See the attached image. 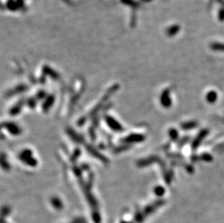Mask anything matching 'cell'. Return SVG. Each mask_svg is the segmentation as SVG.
<instances>
[{
    "instance_id": "1",
    "label": "cell",
    "mask_w": 224,
    "mask_h": 223,
    "mask_svg": "<svg viewBox=\"0 0 224 223\" xmlns=\"http://www.w3.org/2000/svg\"><path fill=\"white\" fill-rule=\"evenodd\" d=\"M160 101L162 105H163L165 107H169L171 105V99H170L169 90H165L162 93Z\"/></svg>"
},
{
    "instance_id": "2",
    "label": "cell",
    "mask_w": 224,
    "mask_h": 223,
    "mask_svg": "<svg viewBox=\"0 0 224 223\" xmlns=\"http://www.w3.org/2000/svg\"><path fill=\"white\" fill-rule=\"evenodd\" d=\"M208 131L207 130H203V131H200L198 135L197 136V138L194 140L192 143V148L194 149H197L198 147V146L200 145V143L202 142V141L207 136V135L208 134Z\"/></svg>"
},
{
    "instance_id": "3",
    "label": "cell",
    "mask_w": 224,
    "mask_h": 223,
    "mask_svg": "<svg viewBox=\"0 0 224 223\" xmlns=\"http://www.w3.org/2000/svg\"><path fill=\"white\" fill-rule=\"evenodd\" d=\"M106 118L107 122L108 125H109L110 127H111L113 129H114V131H121V129L123 128L121 127V125H120L117 121H115L114 119H113V117H107Z\"/></svg>"
},
{
    "instance_id": "4",
    "label": "cell",
    "mask_w": 224,
    "mask_h": 223,
    "mask_svg": "<svg viewBox=\"0 0 224 223\" xmlns=\"http://www.w3.org/2000/svg\"><path fill=\"white\" fill-rule=\"evenodd\" d=\"M6 127L8 128V131L12 134H19L20 133V129L17 125H16L15 123H7Z\"/></svg>"
},
{
    "instance_id": "5",
    "label": "cell",
    "mask_w": 224,
    "mask_h": 223,
    "mask_svg": "<svg viewBox=\"0 0 224 223\" xmlns=\"http://www.w3.org/2000/svg\"><path fill=\"white\" fill-rule=\"evenodd\" d=\"M145 140V137L142 135H138V134H134V135H131L130 136L127 137V138L126 139V141H129V142H140L142 141Z\"/></svg>"
},
{
    "instance_id": "6",
    "label": "cell",
    "mask_w": 224,
    "mask_h": 223,
    "mask_svg": "<svg viewBox=\"0 0 224 223\" xmlns=\"http://www.w3.org/2000/svg\"><path fill=\"white\" fill-rule=\"evenodd\" d=\"M217 98H218L217 93L216 91H211L207 93V96H206V99H207V102L211 103V104L216 102Z\"/></svg>"
},
{
    "instance_id": "7",
    "label": "cell",
    "mask_w": 224,
    "mask_h": 223,
    "mask_svg": "<svg viewBox=\"0 0 224 223\" xmlns=\"http://www.w3.org/2000/svg\"><path fill=\"white\" fill-rule=\"evenodd\" d=\"M197 126V123L196 122H184L181 125V128L182 129H184V131L186 130H191L193 128H196Z\"/></svg>"
},
{
    "instance_id": "8",
    "label": "cell",
    "mask_w": 224,
    "mask_h": 223,
    "mask_svg": "<svg viewBox=\"0 0 224 223\" xmlns=\"http://www.w3.org/2000/svg\"><path fill=\"white\" fill-rule=\"evenodd\" d=\"M51 203L52 204V206L55 209H61L63 206L62 201L60 200V199H58V198H53V199H51Z\"/></svg>"
},
{
    "instance_id": "9",
    "label": "cell",
    "mask_w": 224,
    "mask_h": 223,
    "mask_svg": "<svg viewBox=\"0 0 224 223\" xmlns=\"http://www.w3.org/2000/svg\"><path fill=\"white\" fill-rule=\"evenodd\" d=\"M169 134L170 137L173 141L176 140L178 138V136H179V133H178V132L176 129H170V131H169Z\"/></svg>"
},
{
    "instance_id": "10",
    "label": "cell",
    "mask_w": 224,
    "mask_h": 223,
    "mask_svg": "<svg viewBox=\"0 0 224 223\" xmlns=\"http://www.w3.org/2000/svg\"><path fill=\"white\" fill-rule=\"evenodd\" d=\"M200 159L205 162H211L213 160V156L210 154H203L201 155Z\"/></svg>"
},
{
    "instance_id": "11",
    "label": "cell",
    "mask_w": 224,
    "mask_h": 223,
    "mask_svg": "<svg viewBox=\"0 0 224 223\" xmlns=\"http://www.w3.org/2000/svg\"><path fill=\"white\" fill-rule=\"evenodd\" d=\"M212 48L215 50H219V51H224V44H213L212 46Z\"/></svg>"
},
{
    "instance_id": "12",
    "label": "cell",
    "mask_w": 224,
    "mask_h": 223,
    "mask_svg": "<svg viewBox=\"0 0 224 223\" xmlns=\"http://www.w3.org/2000/svg\"><path fill=\"white\" fill-rule=\"evenodd\" d=\"M165 190L163 188V187L162 186H157L156 187L155 189H154V193H155L156 195L157 196H162L164 194Z\"/></svg>"
},
{
    "instance_id": "13",
    "label": "cell",
    "mask_w": 224,
    "mask_h": 223,
    "mask_svg": "<svg viewBox=\"0 0 224 223\" xmlns=\"http://www.w3.org/2000/svg\"><path fill=\"white\" fill-rule=\"evenodd\" d=\"M179 30V26H172V27L169 29V32H168V33H169V35L170 36L175 35L176 33H178Z\"/></svg>"
},
{
    "instance_id": "14",
    "label": "cell",
    "mask_w": 224,
    "mask_h": 223,
    "mask_svg": "<svg viewBox=\"0 0 224 223\" xmlns=\"http://www.w3.org/2000/svg\"><path fill=\"white\" fill-rule=\"evenodd\" d=\"M188 140H189V137H184V138H183L182 139H181V141L179 142V144H178V146H183L184 144H186V143L187 142Z\"/></svg>"
},
{
    "instance_id": "15",
    "label": "cell",
    "mask_w": 224,
    "mask_h": 223,
    "mask_svg": "<svg viewBox=\"0 0 224 223\" xmlns=\"http://www.w3.org/2000/svg\"><path fill=\"white\" fill-rule=\"evenodd\" d=\"M73 223H86V222L83 218H76L73 221Z\"/></svg>"
},
{
    "instance_id": "16",
    "label": "cell",
    "mask_w": 224,
    "mask_h": 223,
    "mask_svg": "<svg viewBox=\"0 0 224 223\" xmlns=\"http://www.w3.org/2000/svg\"><path fill=\"white\" fill-rule=\"evenodd\" d=\"M219 19L220 20H224V10H222L219 12Z\"/></svg>"
},
{
    "instance_id": "17",
    "label": "cell",
    "mask_w": 224,
    "mask_h": 223,
    "mask_svg": "<svg viewBox=\"0 0 224 223\" xmlns=\"http://www.w3.org/2000/svg\"><path fill=\"white\" fill-rule=\"evenodd\" d=\"M216 150H218V151L224 150V143H223V144H220V145H218V146H217V148H216Z\"/></svg>"
},
{
    "instance_id": "18",
    "label": "cell",
    "mask_w": 224,
    "mask_h": 223,
    "mask_svg": "<svg viewBox=\"0 0 224 223\" xmlns=\"http://www.w3.org/2000/svg\"><path fill=\"white\" fill-rule=\"evenodd\" d=\"M2 223H7V222H5V221H4V220H3V219H2Z\"/></svg>"
}]
</instances>
